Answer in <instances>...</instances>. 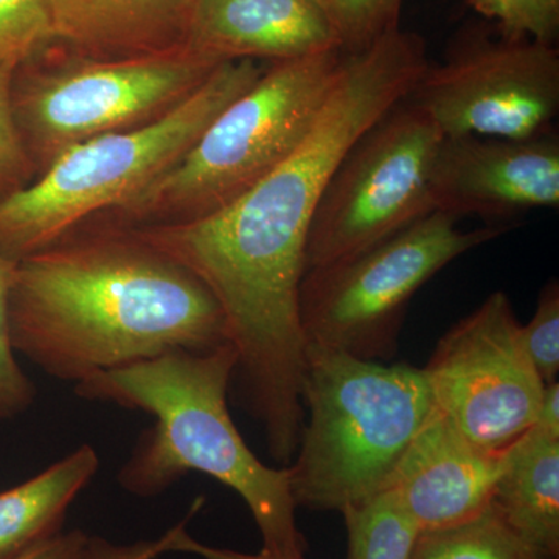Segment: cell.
<instances>
[{"mask_svg":"<svg viewBox=\"0 0 559 559\" xmlns=\"http://www.w3.org/2000/svg\"><path fill=\"white\" fill-rule=\"evenodd\" d=\"M407 102L444 138H539L558 116L559 51L507 36L471 40L443 64H429Z\"/></svg>","mask_w":559,"mask_h":559,"instance_id":"11","label":"cell"},{"mask_svg":"<svg viewBox=\"0 0 559 559\" xmlns=\"http://www.w3.org/2000/svg\"><path fill=\"white\" fill-rule=\"evenodd\" d=\"M407 559H547L507 524L495 503L455 527L418 533Z\"/></svg>","mask_w":559,"mask_h":559,"instance_id":"18","label":"cell"},{"mask_svg":"<svg viewBox=\"0 0 559 559\" xmlns=\"http://www.w3.org/2000/svg\"><path fill=\"white\" fill-rule=\"evenodd\" d=\"M20 66L0 64V200L27 186L33 162L13 112V83Z\"/></svg>","mask_w":559,"mask_h":559,"instance_id":"24","label":"cell"},{"mask_svg":"<svg viewBox=\"0 0 559 559\" xmlns=\"http://www.w3.org/2000/svg\"><path fill=\"white\" fill-rule=\"evenodd\" d=\"M50 39L49 0H0V64L20 66Z\"/></svg>","mask_w":559,"mask_h":559,"instance_id":"22","label":"cell"},{"mask_svg":"<svg viewBox=\"0 0 559 559\" xmlns=\"http://www.w3.org/2000/svg\"><path fill=\"white\" fill-rule=\"evenodd\" d=\"M443 139L407 98L374 123L323 191L308 235L307 271L358 255L432 213L430 175Z\"/></svg>","mask_w":559,"mask_h":559,"instance_id":"9","label":"cell"},{"mask_svg":"<svg viewBox=\"0 0 559 559\" xmlns=\"http://www.w3.org/2000/svg\"><path fill=\"white\" fill-rule=\"evenodd\" d=\"M433 212L507 219L559 205V142L554 132L511 140L444 138L432 175Z\"/></svg>","mask_w":559,"mask_h":559,"instance_id":"12","label":"cell"},{"mask_svg":"<svg viewBox=\"0 0 559 559\" xmlns=\"http://www.w3.org/2000/svg\"><path fill=\"white\" fill-rule=\"evenodd\" d=\"M10 330L14 352L73 384L173 349L229 344L204 283L128 231L68 238L17 261Z\"/></svg>","mask_w":559,"mask_h":559,"instance_id":"2","label":"cell"},{"mask_svg":"<svg viewBox=\"0 0 559 559\" xmlns=\"http://www.w3.org/2000/svg\"><path fill=\"white\" fill-rule=\"evenodd\" d=\"M53 39L90 58H127L186 46L190 0H49Z\"/></svg>","mask_w":559,"mask_h":559,"instance_id":"15","label":"cell"},{"mask_svg":"<svg viewBox=\"0 0 559 559\" xmlns=\"http://www.w3.org/2000/svg\"><path fill=\"white\" fill-rule=\"evenodd\" d=\"M308 409L286 466L297 509L342 511L382 495L392 471L436 411L423 369L307 345Z\"/></svg>","mask_w":559,"mask_h":559,"instance_id":"4","label":"cell"},{"mask_svg":"<svg viewBox=\"0 0 559 559\" xmlns=\"http://www.w3.org/2000/svg\"><path fill=\"white\" fill-rule=\"evenodd\" d=\"M502 459L503 452L466 439L436 407L382 492L396 500L418 533L455 527L491 506Z\"/></svg>","mask_w":559,"mask_h":559,"instance_id":"13","label":"cell"},{"mask_svg":"<svg viewBox=\"0 0 559 559\" xmlns=\"http://www.w3.org/2000/svg\"><path fill=\"white\" fill-rule=\"evenodd\" d=\"M492 503L530 547L559 558V436L533 425L503 452Z\"/></svg>","mask_w":559,"mask_h":559,"instance_id":"16","label":"cell"},{"mask_svg":"<svg viewBox=\"0 0 559 559\" xmlns=\"http://www.w3.org/2000/svg\"><path fill=\"white\" fill-rule=\"evenodd\" d=\"M423 371L437 411L485 450L506 452L536 423L546 384L502 290L441 337Z\"/></svg>","mask_w":559,"mask_h":559,"instance_id":"10","label":"cell"},{"mask_svg":"<svg viewBox=\"0 0 559 559\" xmlns=\"http://www.w3.org/2000/svg\"><path fill=\"white\" fill-rule=\"evenodd\" d=\"M521 342L530 362L544 384L557 381L559 373V286L557 280L540 290L535 314L521 325Z\"/></svg>","mask_w":559,"mask_h":559,"instance_id":"25","label":"cell"},{"mask_svg":"<svg viewBox=\"0 0 559 559\" xmlns=\"http://www.w3.org/2000/svg\"><path fill=\"white\" fill-rule=\"evenodd\" d=\"M221 64L182 46L138 57H86L14 75V120L33 164L44 170L72 146L160 119Z\"/></svg>","mask_w":559,"mask_h":559,"instance_id":"8","label":"cell"},{"mask_svg":"<svg viewBox=\"0 0 559 559\" xmlns=\"http://www.w3.org/2000/svg\"><path fill=\"white\" fill-rule=\"evenodd\" d=\"M235 366L230 344L207 352L173 349L92 374L75 384V392L80 399L146 412L156 419L121 466V488L156 498L189 473L205 474L245 500L260 530L261 550L305 557L308 543L297 527L288 468L264 465L230 417Z\"/></svg>","mask_w":559,"mask_h":559,"instance_id":"3","label":"cell"},{"mask_svg":"<svg viewBox=\"0 0 559 559\" xmlns=\"http://www.w3.org/2000/svg\"><path fill=\"white\" fill-rule=\"evenodd\" d=\"M459 218L432 212L358 255L305 272L299 310L307 345L389 362L412 297L463 253L503 227L462 230Z\"/></svg>","mask_w":559,"mask_h":559,"instance_id":"7","label":"cell"},{"mask_svg":"<svg viewBox=\"0 0 559 559\" xmlns=\"http://www.w3.org/2000/svg\"><path fill=\"white\" fill-rule=\"evenodd\" d=\"M344 51L272 62L215 117L189 153L124 205L153 224L212 215L266 178L308 134L333 86ZM148 224V226H153Z\"/></svg>","mask_w":559,"mask_h":559,"instance_id":"6","label":"cell"},{"mask_svg":"<svg viewBox=\"0 0 559 559\" xmlns=\"http://www.w3.org/2000/svg\"><path fill=\"white\" fill-rule=\"evenodd\" d=\"M100 468L83 444L24 484L0 492V559H17L60 535L66 514Z\"/></svg>","mask_w":559,"mask_h":559,"instance_id":"17","label":"cell"},{"mask_svg":"<svg viewBox=\"0 0 559 559\" xmlns=\"http://www.w3.org/2000/svg\"><path fill=\"white\" fill-rule=\"evenodd\" d=\"M471 7L498 24L507 38L554 44L559 28V0H468Z\"/></svg>","mask_w":559,"mask_h":559,"instance_id":"23","label":"cell"},{"mask_svg":"<svg viewBox=\"0 0 559 559\" xmlns=\"http://www.w3.org/2000/svg\"><path fill=\"white\" fill-rule=\"evenodd\" d=\"M90 536L83 530L61 532L17 559H83Z\"/></svg>","mask_w":559,"mask_h":559,"instance_id":"28","label":"cell"},{"mask_svg":"<svg viewBox=\"0 0 559 559\" xmlns=\"http://www.w3.org/2000/svg\"><path fill=\"white\" fill-rule=\"evenodd\" d=\"M336 25L344 53L367 49L400 27L403 0H322Z\"/></svg>","mask_w":559,"mask_h":559,"instance_id":"20","label":"cell"},{"mask_svg":"<svg viewBox=\"0 0 559 559\" xmlns=\"http://www.w3.org/2000/svg\"><path fill=\"white\" fill-rule=\"evenodd\" d=\"M186 46L219 62L342 51L322 0H190Z\"/></svg>","mask_w":559,"mask_h":559,"instance_id":"14","label":"cell"},{"mask_svg":"<svg viewBox=\"0 0 559 559\" xmlns=\"http://www.w3.org/2000/svg\"><path fill=\"white\" fill-rule=\"evenodd\" d=\"M178 530L179 524H176L160 538L132 544H114L100 536H90L83 559H156L160 555L170 554Z\"/></svg>","mask_w":559,"mask_h":559,"instance_id":"26","label":"cell"},{"mask_svg":"<svg viewBox=\"0 0 559 559\" xmlns=\"http://www.w3.org/2000/svg\"><path fill=\"white\" fill-rule=\"evenodd\" d=\"M202 500H198L191 509V514L186 521L179 522L178 535H176L175 543H173L171 551H179V554L197 555L202 559H307L305 557H278V555L267 554L261 550L259 554H242V551L221 549V547L207 546L200 540L191 538L190 533L187 532V521L197 513L200 509Z\"/></svg>","mask_w":559,"mask_h":559,"instance_id":"27","label":"cell"},{"mask_svg":"<svg viewBox=\"0 0 559 559\" xmlns=\"http://www.w3.org/2000/svg\"><path fill=\"white\" fill-rule=\"evenodd\" d=\"M535 425L559 436V384L558 381L546 384L540 399L538 417Z\"/></svg>","mask_w":559,"mask_h":559,"instance_id":"29","label":"cell"},{"mask_svg":"<svg viewBox=\"0 0 559 559\" xmlns=\"http://www.w3.org/2000/svg\"><path fill=\"white\" fill-rule=\"evenodd\" d=\"M428 66L425 40L401 27L344 53L310 131L266 178L204 218L131 231L204 283L250 380H285L304 366L299 294L316 209L345 154Z\"/></svg>","mask_w":559,"mask_h":559,"instance_id":"1","label":"cell"},{"mask_svg":"<svg viewBox=\"0 0 559 559\" xmlns=\"http://www.w3.org/2000/svg\"><path fill=\"white\" fill-rule=\"evenodd\" d=\"M341 514L347 527L348 559L409 558L418 530L389 492Z\"/></svg>","mask_w":559,"mask_h":559,"instance_id":"19","label":"cell"},{"mask_svg":"<svg viewBox=\"0 0 559 559\" xmlns=\"http://www.w3.org/2000/svg\"><path fill=\"white\" fill-rule=\"evenodd\" d=\"M16 263L0 253V419L24 414L35 401L36 389L16 360L11 344L10 293Z\"/></svg>","mask_w":559,"mask_h":559,"instance_id":"21","label":"cell"},{"mask_svg":"<svg viewBox=\"0 0 559 559\" xmlns=\"http://www.w3.org/2000/svg\"><path fill=\"white\" fill-rule=\"evenodd\" d=\"M260 75L255 61L223 62L160 119L64 151L36 182L0 200V253L17 263L68 240L70 231L94 213L130 204L170 171L210 121Z\"/></svg>","mask_w":559,"mask_h":559,"instance_id":"5","label":"cell"}]
</instances>
